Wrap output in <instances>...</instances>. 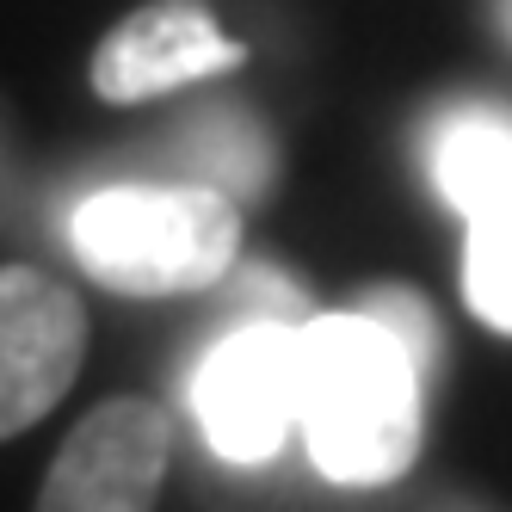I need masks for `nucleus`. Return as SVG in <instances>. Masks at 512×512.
<instances>
[{
    "mask_svg": "<svg viewBox=\"0 0 512 512\" xmlns=\"http://www.w3.org/2000/svg\"><path fill=\"white\" fill-rule=\"evenodd\" d=\"M198 161L223 179V192H253V186H266V142H260V130L253 124H241V118H204L198 124Z\"/></svg>",
    "mask_w": 512,
    "mask_h": 512,
    "instance_id": "1a4fd4ad",
    "label": "nucleus"
},
{
    "mask_svg": "<svg viewBox=\"0 0 512 512\" xmlns=\"http://www.w3.org/2000/svg\"><path fill=\"white\" fill-rule=\"evenodd\" d=\"M192 408L216 457L266 463L303 408V327L253 321L204 358Z\"/></svg>",
    "mask_w": 512,
    "mask_h": 512,
    "instance_id": "7ed1b4c3",
    "label": "nucleus"
},
{
    "mask_svg": "<svg viewBox=\"0 0 512 512\" xmlns=\"http://www.w3.org/2000/svg\"><path fill=\"white\" fill-rule=\"evenodd\" d=\"M469 247H463V297L488 327L512 334V167L463 210Z\"/></svg>",
    "mask_w": 512,
    "mask_h": 512,
    "instance_id": "6e6552de",
    "label": "nucleus"
},
{
    "mask_svg": "<svg viewBox=\"0 0 512 512\" xmlns=\"http://www.w3.org/2000/svg\"><path fill=\"white\" fill-rule=\"evenodd\" d=\"M364 315H377L389 334L408 346V358L420 364V371H432V309L414 297V290H401V284H383V290H371V297H364Z\"/></svg>",
    "mask_w": 512,
    "mask_h": 512,
    "instance_id": "9d476101",
    "label": "nucleus"
},
{
    "mask_svg": "<svg viewBox=\"0 0 512 512\" xmlns=\"http://www.w3.org/2000/svg\"><path fill=\"white\" fill-rule=\"evenodd\" d=\"M420 364L377 315H321L303 327L297 426L321 475L346 488L395 482L420 451Z\"/></svg>",
    "mask_w": 512,
    "mask_h": 512,
    "instance_id": "f257e3e1",
    "label": "nucleus"
},
{
    "mask_svg": "<svg viewBox=\"0 0 512 512\" xmlns=\"http://www.w3.org/2000/svg\"><path fill=\"white\" fill-rule=\"evenodd\" d=\"M235 62H241V44L223 38L204 7L167 0V7H142L118 31H105V44L93 50V93L112 105H136L186 81L223 75Z\"/></svg>",
    "mask_w": 512,
    "mask_h": 512,
    "instance_id": "423d86ee",
    "label": "nucleus"
},
{
    "mask_svg": "<svg viewBox=\"0 0 512 512\" xmlns=\"http://www.w3.org/2000/svg\"><path fill=\"white\" fill-rule=\"evenodd\" d=\"M512 167V118L488 105H463L432 130V186L463 216Z\"/></svg>",
    "mask_w": 512,
    "mask_h": 512,
    "instance_id": "0eeeda50",
    "label": "nucleus"
},
{
    "mask_svg": "<svg viewBox=\"0 0 512 512\" xmlns=\"http://www.w3.org/2000/svg\"><path fill=\"white\" fill-rule=\"evenodd\" d=\"M494 19H500V31H506V44H512V0H494Z\"/></svg>",
    "mask_w": 512,
    "mask_h": 512,
    "instance_id": "9b49d317",
    "label": "nucleus"
},
{
    "mask_svg": "<svg viewBox=\"0 0 512 512\" xmlns=\"http://www.w3.org/2000/svg\"><path fill=\"white\" fill-rule=\"evenodd\" d=\"M167 457L173 426L155 401H105L56 451L38 500L50 512H136L155 500Z\"/></svg>",
    "mask_w": 512,
    "mask_h": 512,
    "instance_id": "39448f33",
    "label": "nucleus"
},
{
    "mask_svg": "<svg viewBox=\"0 0 512 512\" xmlns=\"http://www.w3.org/2000/svg\"><path fill=\"white\" fill-rule=\"evenodd\" d=\"M75 260L124 297H186L235 272L241 216L223 186H105L68 216Z\"/></svg>",
    "mask_w": 512,
    "mask_h": 512,
    "instance_id": "f03ea898",
    "label": "nucleus"
},
{
    "mask_svg": "<svg viewBox=\"0 0 512 512\" xmlns=\"http://www.w3.org/2000/svg\"><path fill=\"white\" fill-rule=\"evenodd\" d=\"M87 309L38 266H0V438L38 426L75 389Z\"/></svg>",
    "mask_w": 512,
    "mask_h": 512,
    "instance_id": "20e7f679",
    "label": "nucleus"
}]
</instances>
